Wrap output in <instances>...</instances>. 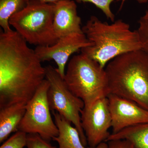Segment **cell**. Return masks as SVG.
<instances>
[{"label": "cell", "instance_id": "obj_10", "mask_svg": "<svg viewBox=\"0 0 148 148\" xmlns=\"http://www.w3.org/2000/svg\"><path fill=\"white\" fill-rule=\"evenodd\" d=\"M107 97L112 119V134L148 123V111L134 101L114 94H109Z\"/></svg>", "mask_w": 148, "mask_h": 148}, {"label": "cell", "instance_id": "obj_14", "mask_svg": "<svg viewBox=\"0 0 148 148\" xmlns=\"http://www.w3.org/2000/svg\"><path fill=\"white\" fill-rule=\"evenodd\" d=\"M117 139L128 140L133 148H148V123L128 127L116 134H111L106 142Z\"/></svg>", "mask_w": 148, "mask_h": 148}, {"label": "cell", "instance_id": "obj_13", "mask_svg": "<svg viewBox=\"0 0 148 148\" xmlns=\"http://www.w3.org/2000/svg\"><path fill=\"white\" fill-rule=\"evenodd\" d=\"M27 104L16 103L0 108V143L7 140L12 132L18 131Z\"/></svg>", "mask_w": 148, "mask_h": 148}, {"label": "cell", "instance_id": "obj_1", "mask_svg": "<svg viewBox=\"0 0 148 148\" xmlns=\"http://www.w3.org/2000/svg\"><path fill=\"white\" fill-rule=\"evenodd\" d=\"M12 29L0 34V108L27 104L46 79L35 50Z\"/></svg>", "mask_w": 148, "mask_h": 148}, {"label": "cell", "instance_id": "obj_3", "mask_svg": "<svg viewBox=\"0 0 148 148\" xmlns=\"http://www.w3.org/2000/svg\"><path fill=\"white\" fill-rule=\"evenodd\" d=\"M105 70L109 94L134 101L148 111V54L142 49L121 54Z\"/></svg>", "mask_w": 148, "mask_h": 148}, {"label": "cell", "instance_id": "obj_9", "mask_svg": "<svg viewBox=\"0 0 148 148\" xmlns=\"http://www.w3.org/2000/svg\"><path fill=\"white\" fill-rule=\"evenodd\" d=\"M92 45L84 33H73L59 38L53 45L37 46L34 50L41 62L55 61L57 71L64 79L66 64L71 56Z\"/></svg>", "mask_w": 148, "mask_h": 148}, {"label": "cell", "instance_id": "obj_19", "mask_svg": "<svg viewBox=\"0 0 148 148\" xmlns=\"http://www.w3.org/2000/svg\"><path fill=\"white\" fill-rule=\"evenodd\" d=\"M49 143L42 138L38 134H27V148H57Z\"/></svg>", "mask_w": 148, "mask_h": 148}, {"label": "cell", "instance_id": "obj_5", "mask_svg": "<svg viewBox=\"0 0 148 148\" xmlns=\"http://www.w3.org/2000/svg\"><path fill=\"white\" fill-rule=\"evenodd\" d=\"M54 4L32 0L23 10L10 18L9 24L28 43L53 45L58 38L53 27Z\"/></svg>", "mask_w": 148, "mask_h": 148}, {"label": "cell", "instance_id": "obj_16", "mask_svg": "<svg viewBox=\"0 0 148 148\" xmlns=\"http://www.w3.org/2000/svg\"><path fill=\"white\" fill-rule=\"evenodd\" d=\"M138 23L139 27L136 31L140 38L142 49L148 54V4L145 13L140 17Z\"/></svg>", "mask_w": 148, "mask_h": 148}, {"label": "cell", "instance_id": "obj_8", "mask_svg": "<svg viewBox=\"0 0 148 148\" xmlns=\"http://www.w3.org/2000/svg\"><path fill=\"white\" fill-rule=\"evenodd\" d=\"M82 126L90 147H95L106 142L110 137L112 119L108 97L100 98L81 112Z\"/></svg>", "mask_w": 148, "mask_h": 148}, {"label": "cell", "instance_id": "obj_15", "mask_svg": "<svg viewBox=\"0 0 148 148\" xmlns=\"http://www.w3.org/2000/svg\"><path fill=\"white\" fill-rule=\"evenodd\" d=\"M32 0H0V26L3 31L11 30L10 18L23 10Z\"/></svg>", "mask_w": 148, "mask_h": 148}, {"label": "cell", "instance_id": "obj_20", "mask_svg": "<svg viewBox=\"0 0 148 148\" xmlns=\"http://www.w3.org/2000/svg\"><path fill=\"white\" fill-rule=\"evenodd\" d=\"M108 148H133L132 144L128 140L117 139L107 142Z\"/></svg>", "mask_w": 148, "mask_h": 148}, {"label": "cell", "instance_id": "obj_2", "mask_svg": "<svg viewBox=\"0 0 148 148\" xmlns=\"http://www.w3.org/2000/svg\"><path fill=\"white\" fill-rule=\"evenodd\" d=\"M82 30L92 45L82 49V53L105 69L119 56L142 49L137 31H132L129 24L121 19L109 24L92 16Z\"/></svg>", "mask_w": 148, "mask_h": 148}, {"label": "cell", "instance_id": "obj_17", "mask_svg": "<svg viewBox=\"0 0 148 148\" xmlns=\"http://www.w3.org/2000/svg\"><path fill=\"white\" fill-rule=\"evenodd\" d=\"M27 134L18 130L6 140L0 148H24L27 146Z\"/></svg>", "mask_w": 148, "mask_h": 148}, {"label": "cell", "instance_id": "obj_18", "mask_svg": "<svg viewBox=\"0 0 148 148\" xmlns=\"http://www.w3.org/2000/svg\"><path fill=\"white\" fill-rule=\"evenodd\" d=\"M79 3H90L100 9L106 15V17L111 21L114 22L115 15L111 10V3L115 0H75Z\"/></svg>", "mask_w": 148, "mask_h": 148}, {"label": "cell", "instance_id": "obj_7", "mask_svg": "<svg viewBox=\"0 0 148 148\" xmlns=\"http://www.w3.org/2000/svg\"><path fill=\"white\" fill-rule=\"evenodd\" d=\"M49 83L46 79L27 103L26 110L18 125V130L29 134H37L50 142L57 137L58 129L51 116L47 100Z\"/></svg>", "mask_w": 148, "mask_h": 148}, {"label": "cell", "instance_id": "obj_22", "mask_svg": "<svg viewBox=\"0 0 148 148\" xmlns=\"http://www.w3.org/2000/svg\"><path fill=\"white\" fill-rule=\"evenodd\" d=\"M126 1V0H121V5H120V10H121L123 6V4H124V3ZM136 1H137L138 3H146L148 2V0H136Z\"/></svg>", "mask_w": 148, "mask_h": 148}, {"label": "cell", "instance_id": "obj_12", "mask_svg": "<svg viewBox=\"0 0 148 148\" xmlns=\"http://www.w3.org/2000/svg\"><path fill=\"white\" fill-rule=\"evenodd\" d=\"M59 133L53 140L58 143V148H108L104 142L95 147H87L82 142L79 132L72 123L57 112L51 111Z\"/></svg>", "mask_w": 148, "mask_h": 148}, {"label": "cell", "instance_id": "obj_21", "mask_svg": "<svg viewBox=\"0 0 148 148\" xmlns=\"http://www.w3.org/2000/svg\"><path fill=\"white\" fill-rule=\"evenodd\" d=\"M33 1L40 3H44L55 4L60 0H33Z\"/></svg>", "mask_w": 148, "mask_h": 148}, {"label": "cell", "instance_id": "obj_4", "mask_svg": "<svg viewBox=\"0 0 148 148\" xmlns=\"http://www.w3.org/2000/svg\"><path fill=\"white\" fill-rule=\"evenodd\" d=\"M64 80L71 91L83 101L85 107L109 94L105 68L82 53L69 61Z\"/></svg>", "mask_w": 148, "mask_h": 148}, {"label": "cell", "instance_id": "obj_6", "mask_svg": "<svg viewBox=\"0 0 148 148\" xmlns=\"http://www.w3.org/2000/svg\"><path fill=\"white\" fill-rule=\"evenodd\" d=\"M45 68L46 79L49 83L47 100L51 110L58 112L77 128L82 144L86 147L87 140L81 121L84 103L69 89L56 68L50 65Z\"/></svg>", "mask_w": 148, "mask_h": 148}, {"label": "cell", "instance_id": "obj_11", "mask_svg": "<svg viewBox=\"0 0 148 148\" xmlns=\"http://www.w3.org/2000/svg\"><path fill=\"white\" fill-rule=\"evenodd\" d=\"M53 27L58 39L73 33H83L81 18L74 1L60 0L54 4Z\"/></svg>", "mask_w": 148, "mask_h": 148}]
</instances>
